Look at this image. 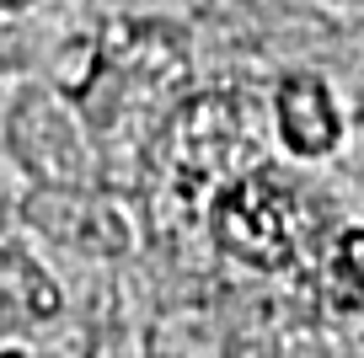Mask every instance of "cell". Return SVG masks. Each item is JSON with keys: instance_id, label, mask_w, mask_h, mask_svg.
<instances>
[{"instance_id": "cell-2", "label": "cell", "mask_w": 364, "mask_h": 358, "mask_svg": "<svg viewBox=\"0 0 364 358\" xmlns=\"http://www.w3.org/2000/svg\"><path fill=\"white\" fill-rule=\"evenodd\" d=\"M279 129L300 156H321L338 145V112L316 80H284L279 91Z\"/></svg>"}, {"instance_id": "cell-1", "label": "cell", "mask_w": 364, "mask_h": 358, "mask_svg": "<svg viewBox=\"0 0 364 358\" xmlns=\"http://www.w3.org/2000/svg\"><path fill=\"white\" fill-rule=\"evenodd\" d=\"M220 246L252 268H284L295 257V235H289V198L273 177H247L220 198L215 209Z\"/></svg>"}, {"instance_id": "cell-3", "label": "cell", "mask_w": 364, "mask_h": 358, "mask_svg": "<svg viewBox=\"0 0 364 358\" xmlns=\"http://www.w3.org/2000/svg\"><path fill=\"white\" fill-rule=\"evenodd\" d=\"M338 278L343 283H364V230L343 235V246H338Z\"/></svg>"}]
</instances>
